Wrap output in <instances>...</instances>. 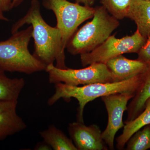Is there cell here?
Wrapping results in <instances>:
<instances>
[{
	"label": "cell",
	"mask_w": 150,
	"mask_h": 150,
	"mask_svg": "<svg viewBox=\"0 0 150 150\" xmlns=\"http://www.w3.org/2000/svg\"><path fill=\"white\" fill-rule=\"evenodd\" d=\"M137 54V60L143 62L148 67L150 66V37L147 39L146 43Z\"/></svg>",
	"instance_id": "obj_19"
},
{
	"label": "cell",
	"mask_w": 150,
	"mask_h": 150,
	"mask_svg": "<svg viewBox=\"0 0 150 150\" xmlns=\"http://www.w3.org/2000/svg\"><path fill=\"white\" fill-rule=\"evenodd\" d=\"M45 71L48 73L50 83H63L73 86L90 84L113 82L112 75L105 64L95 63L83 69H63L54 64L48 65Z\"/></svg>",
	"instance_id": "obj_7"
},
{
	"label": "cell",
	"mask_w": 150,
	"mask_h": 150,
	"mask_svg": "<svg viewBox=\"0 0 150 150\" xmlns=\"http://www.w3.org/2000/svg\"><path fill=\"white\" fill-rule=\"evenodd\" d=\"M126 150H146L150 149V124L134 133L126 144Z\"/></svg>",
	"instance_id": "obj_17"
},
{
	"label": "cell",
	"mask_w": 150,
	"mask_h": 150,
	"mask_svg": "<svg viewBox=\"0 0 150 150\" xmlns=\"http://www.w3.org/2000/svg\"><path fill=\"white\" fill-rule=\"evenodd\" d=\"M141 76L140 85L127 106L128 116L125 122L132 121L139 116L144 109L146 101L150 98V66Z\"/></svg>",
	"instance_id": "obj_13"
},
{
	"label": "cell",
	"mask_w": 150,
	"mask_h": 150,
	"mask_svg": "<svg viewBox=\"0 0 150 150\" xmlns=\"http://www.w3.org/2000/svg\"><path fill=\"white\" fill-rule=\"evenodd\" d=\"M24 0H12L11 4V9L17 7L21 4Z\"/></svg>",
	"instance_id": "obj_23"
},
{
	"label": "cell",
	"mask_w": 150,
	"mask_h": 150,
	"mask_svg": "<svg viewBox=\"0 0 150 150\" xmlns=\"http://www.w3.org/2000/svg\"><path fill=\"white\" fill-rule=\"evenodd\" d=\"M12 0H0V8L4 12L9 11L11 9Z\"/></svg>",
	"instance_id": "obj_20"
},
{
	"label": "cell",
	"mask_w": 150,
	"mask_h": 150,
	"mask_svg": "<svg viewBox=\"0 0 150 150\" xmlns=\"http://www.w3.org/2000/svg\"><path fill=\"white\" fill-rule=\"evenodd\" d=\"M146 40L138 29L132 35L121 38H116L115 34L110 35L92 51L81 54V63L83 67H86L95 63L105 64L110 59L124 54H138Z\"/></svg>",
	"instance_id": "obj_6"
},
{
	"label": "cell",
	"mask_w": 150,
	"mask_h": 150,
	"mask_svg": "<svg viewBox=\"0 0 150 150\" xmlns=\"http://www.w3.org/2000/svg\"><path fill=\"white\" fill-rule=\"evenodd\" d=\"M0 69V100H18L25 86L23 78L11 79Z\"/></svg>",
	"instance_id": "obj_16"
},
{
	"label": "cell",
	"mask_w": 150,
	"mask_h": 150,
	"mask_svg": "<svg viewBox=\"0 0 150 150\" xmlns=\"http://www.w3.org/2000/svg\"><path fill=\"white\" fill-rule=\"evenodd\" d=\"M148 1H150V0H148Z\"/></svg>",
	"instance_id": "obj_25"
},
{
	"label": "cell",
	"mask_w": 150,
	"mask_h": 150,
	"mask_svg": "<svg viewBox=\"0 0 150 150\" xmlns=\"http://www.w3.org/2000/svg\"><path fill=\"white\" fill-rule=\"evenodd\" d=\"M4 13L3 11L0 8V21H8V19L5 16Z\"/></svg>",
	"instance_id": "obj_24"
},
{
	"label": "cell",
	"mask_w": 150,
	"mask_h": 150,
	"mask_svg": "<svg viewBox=\"0 0 150 150\" xmlns=\"http://www.w3.org/2000/svg\"><path fill=\"white\" fill-rule=\"evenodd\" d=\"M123 133L116 139V148L123 150L132 135L144 126L150 124V98L146 101L145 108L137 118L129 122H124Z\"/></svg>",
	"instance_id": "obj_14"
},
{
	"label": "cell",
	"mask_w": 150,
	"mask_h": 150,
	"mask_svg": "<svg viewBox=\"0 0 150 150\" xmlns=\"http://www.w3.org/2000/svg\"><path fill=\"white\" fill-rule=\"evenodd\" d=\"M25 24L33 28L32 38L34 41L33 55L46 65L54 64L60 69H67L65 55L62 51V37L57 27L50 26L41 15L38 0H32L26 14L18 20L12 27V34L18 31Z\"/></svg>",
	"instance_id": "obj_1"
},
{
	"label": "cell",
	"mask_w": 150,
	"mask_h": 150,
	"mask_svg": "<svg viewBox=\"0 0 150 150\" xmlns=\"http://www.w3.org/2000/svg\"><path fill=\"white\" fill-rule=\"evenodd\" d=\"M18 100H0V141L18 133L26 125L17 113Z\"/></svg>",
	"instance_id": "obj_10"
},
{
	"label": "cell",
	"mask_w": 150,
	"mask_h": 150,
	"mask_svg": "<svg viewBox=\"0 0 150 150\" xmlns=\"http://www.w3.org/2000/svg\"><path fill=\"white\" fill-rule=\"evenodd\" d=\"M119 25V20L102 6H97L95 7L92 20L76 31L66 48L73 55L90 52L107 40Z\"/></svg>",
	"instance_id": "obj_4"
},
{
	"label": "cell",
	"mask_w": 150,
	"mask_h": 150,
	"mask_svg": "<svg viewBox=\"0 0 150 150\" xmlns=\"http://www.w3.org/2000/svg\"><path fill=\"white\" fill-rule=\"evenodd\" d=\"M141 83V74L127 80L118 82L94 83L82 86L68 85L63 83L55 84V92L48 100L51 105L61 98L66 101L71 98L79 102L77 120L84 123L83 111L86 105L99 97L112 94L132 92L136 93Z\"/></svg>",
	"instance_id": "obj_2"
},
{
	"label": "cell",
	"mask_w": 150,
	"mask_h": 150,
	"mask_svg": "<svg viewBox=\"0 0 150 150\" xmlns=\"http://www.w3.org/2000/svg\"><path fill=\"white\" fill-rule=\"evenodd\" d=\"M69 132L78 150H106L107 146L102 139L99 126L95 124L87 126L77 121L70 123Z\"/></svg>",
	"instance_id": "obj_9"
},
{
	"label": "cell",
	"mask_w": 150,
	"mask_h": 150,
	"mask_svg": "<svg viewBox=\"0 0 150 150\" xmlns=\"http://www.w3.org/2000/svg\"><path fill=\"white\" fill-rule=\"evenodd\" d=\"M126 18L135 22L142 36L150 37V1L131 0Z\"/></svg>",
	"instance_id": "obj_12"
},
{
	"label": "cell",
	"mask_w": 150,
	"mask_h": 150,
	"mask_svg": "<svg viewBox=\"0 0 150 150\" xmlns=\"http://www.w3.org/2000/svg\"><path fill=\"white\" fill-rule=\"evenodd\" d=\"M135 93H122L101 97L108 114V122L106 128L102 132V137L109 149L114 150L115 134L125 125L123 121V113L127 110L128 102L134 97Z\"/></svg>",
	"instance_id": "obj_8"
},
{
	"label": "cell",
	"mask_w": 150,
	"mask_h": 150,
	"mask_svg": "<svg viewBox=\"0 0 150 150\" xmlns=\"http://www.w3.org/2000/svg\"><path fill=\"white\" fill-rule=\"evenodd\" d=\"M32 32L30 25L13 33L7 40L0 41V69L28 74L45 71L46 65L28 50Z\"/></svg>",
	"instance_id": "obj_3"
},
{
	"label": "cell",
	"mask_w": 150,
	"mask_h": 150,
	"mask_svg": "<svg viewBox=\"0 0 150 150\" xmlns=\"http://www.w3.org/2000/svg\"><path fill=\"white\" fill-rule=\"evenodd\" d=\"M43 141L55 150H78L72 140L54 125L40 132Z\"/></svg>",
	"instance_id": "obj_15"
},
{
	"label": "cell",
	"mask_w": 150,
	"mask_h": 150,
	"mask_svg": "<svg viewBox=\"0 0 150 150\" xmlns=\"http://www.w3.org/2000/svg\"><path fill=\"white\" fill-rule=\"evenodd\" d=\"M42 4L54 13L56 27L62 37V51L65 54L67 43L84 22L93 17L95 8L72 3L68 0H43Z\"/></svg>",
	"instance_id": "obj_5"
},
{
	"label": "cell",
	"mask_w": 150,
	"mask_h": 150,
	"mask_svg": "<svg viewBox=\"0 0 150 150\" xmlns=\"http://www.w3.org/2000/svg\"><path fill=\"white\" fill-rule=\"evenodd\" d=\"M105 64L112 75L113 82L127 80L141 74L148 67L137 59L131 60L122 55L110 59Z\"/></svg>",
	"instance_id": "obj_11"
},
{
	"label": "cell",
	"mask_w": 150,
	"mask_h": 150,
	"mask_svg": "<svg viewBox=\"0 0 150 150\" xmlns=\"http://www.w3.org/2000/svg\"><path fill=\"white\" fill-rule=\"evenodd\" d=\"M131 0H100L103 6L118 20L126 18Z\"/></svg>",
	"instance_id": "obj_18"
},
{
	"label": "cell",
	"mask_w": 150,
	"mask_h": 150,
	"mask_svg": "<svg viewBox=\"0 0 150 150\" xmlns=\"http://www.w3.org/2000/svg\"><path fill=\"white\" fill-rule=\"evenodd\" d=\"M35 150H52V148L50 146V145L48 144L46 142L43 141V142L38 143L35 146Z\"/></svg>",
	"instance_id": "obj_21"
},
{
	"label": "cell",
	"mask_w": 150,
	"mask_h": 150,
	"mask_svg": "<svg viewBox=\"0 0 150 150\" xmlns=\"http://www.w3.org/2000/svg\"><path fill=\"white\" fill-rule=\"evenodd\" d=\"M75 3L80 4H83L84 6L92 7L94 4L96 0H74Z\"/></svg>",
	"instance_id": "obj_22"
}]
</instances>
